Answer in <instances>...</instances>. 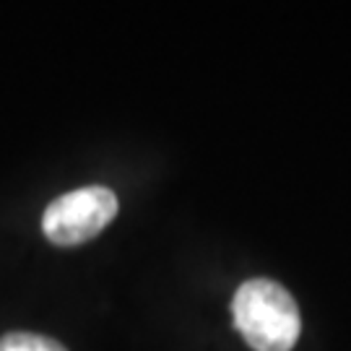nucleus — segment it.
<instances>
[{"label": "nucleus", "mask_w": 351, "mask_h": 351, "mask_svg": "<svg viewBox=\"0 0 351 351\" xmlns=\"http://www.w3.org/2000/svg\"><path fill=\"white\" fill-rule=\"evenodd\" d=\"M234 326L255 351H291L300 339L302 317L287 289L271 278H250L237 289Z\"/></svg>", "instance_id": "f257e3e1"}, {"label": "nucleus", "mask_w": 351, "mask_h": 351, "mask_svg": "<svg viewBox=\"0 0 351 351\" xmlns=\"http://www.w3.org/2000/svg\"><path fill=\"white\" fill-rule=\"evenodd\" d=\"M117 216V195L110 188L88 185L65 193L45 208L42 229L52 245L71 247L99 234Z\"/></svg>", "instance_id": "f03ea898"}, {"label": "nucleus", "mask_w": 351, "mask_h": 351, "mask_svg": "<svg viewBox=\"0 0 351 351\" xmlns=\"http://www.w3.org/2000/svg\"><path fill=\"white\" fill-rule=\"evenodd\" d=\"M0 351H68L55 339L39 333H8L0 339Z\"/></svg>", "instance_id": "7ed1b4c3"}]
</instances>
